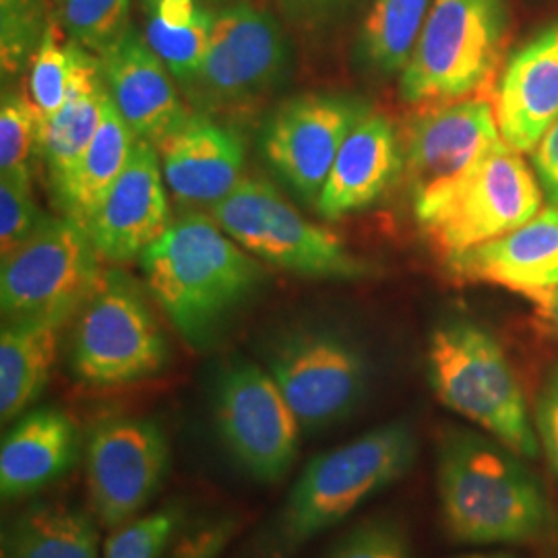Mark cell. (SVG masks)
<instances>
[{
	"label": "cell",
	"mask_w": 558,
	"mask_h": 558,
	"mask_svg": "<svg viewBox=\"0 0 558 558\" xmlns=\"http://www.w3.org/2000/svg\"><path fill=\"white\" fill-rule=\"evenodd\" d=\"M521 456L499 440L449 428L437 445L440 513L468 544H518L550 527V507Z\"/></svg>",
	"instance_id": "obj_1"
},
{
	"label": "cell",
	"mask_w": 558,
	"mask_h": 558,
	"mask_svg": "<svg viewBox=\"0 0 558 558\" xmlns=\"http://www.w3.org/2000/svg\"><path fill=\"white\" fill-rule=\"evenodd\" d=\"M141 259L151 296L193 345H207L263 279L251 253L197 211L174 221Z\"/></svg>",
	"instance_id": "obj_2"
},
{
	"label": "cell",
	"mask_w": 558,
	"mask_h": 558,
	"mask_svg": "<svg viewBox=\"0 0 558 558\" xmlns=\"http://www.w3.org/2000/svg\"><path fill=\"white\" fill-rule=\"evenodd\" d=\"M416 459L408 422H389L311 459L281 505L274 542L292 553L350 518L360 505L401 478Z\"/></svg>",
	"instance_id": "obj_3"
},
{
	"label": "cell",
	"mask_w": 558,
	"mask_h": 558,
	"mask_svg": "<svg viewBox=\"0 0 558 558\" xmlns=\"http://www.w3.org/2000/svg\"><path fill=\"white\" fill-rule=\"evenodd\" d=\"M509 29L507 0H437L401 73V98L426 110L493 87Z\"/></svg>",
	"instance_id": "obj_4"
},
{
	"label": "cell",
	"mask_w": 558,
	"mask_h": 558,
	"mask_svg": "<svg viewBox=\"0 0 558 558\" xmlns=\"http://www.w3.org/2000/svg\"><path fill=\"white\" fill-rule=\"evenodd\" d=\"M426 360L430 385L449 410L521 458L538 456L518 375L486 329L470 320L439 325L428 339Z\"/></svg>",
	"instance_id": "obj_5"
},
{
	"label": "cell",
	"mask_w": 558,
	"mask_h": 558,
	"mask_svg": "<svg viewBox=\"0 0 558 558\" xmlns=\"http://www.w3.org/2000/svg\"><path fill=\"white\" fill-rule=\"evenodd\" d=\"M211 218L246 253L290 274L315 279L368 276L366 263L336 232L302 218L267 180L242 179L211 209Z\"/></svg>",
	"instance_id": "obj_6"
},
{
	"label": "cell",
	"mask_w": 558,
	"mask_h": 558,
	"mask_svg": "<svg viewBox=\"0 0 558 558\" xmlns=\"http://www.w3.org/2000/svg\"><path fill=\"white\" fill-rule=\"evenodd\" d=\"M101 276L100 253L87 228L66 216H48L32 239L2 259V317L64 325L92 299Z\"/></svg>",
	"instance_id": "obj_7"
},
{
	"label": "cell",
	"mask_w": 558,
	"mask_h": 558,
	"mask_svg": "<svg viewBox=\"0 0 558 558\" xmlns=\"http://www.w3.org/2000/svg\"><path fill=\"white\" fill-rule=\"evenodd\" d=\"M166 364L168 341L140 286L122 271H104L73 333L75 375L94 387H120L149 379Z\"/></svg>",
	"instance_id": "obj_8"
},
{
	"label": "cell",
	"mask_w": 558,
	"mask_h": 558,
	"mask_svg": "<svg viewBox=\"0 0 558 558\" xmlns=\"http://www.w3.org/2000/svg\"><path fill=\"white\" fill-rule=\"evenodd\" d=\"M290 59L288 36L269 11L226 2L216 9L207 54L186 94L203 110L246 106L281 83Z\"/></svg>",
	"instance_id": "obj_9"
},
{
	"label": "cell",
	"mask_w": 558,
	"mask_h": 558,
	"mask_svg": "<svg viewBox=\"0 0 558 558\" xmlns=\"http://www.w3.org/2000/svg\"><path fill=\"white\" fill-rule=\"evenodd\" d=\"M214 420L223 447L251 478H286L302 426L269 371L246 360L228 362L216 379Z\"/></svg>",
	"instance_id": "obj_10"
},
{
	"label": "cell",
	"mask_w": 558,
	"mask_h": 558,
	"mask_svg": "<svg viewBox=\"0 0 558 558\" xmlns=\"http://www.w3.org/2000/svg\"><path fill=\"white\" fill-rule=\"evenodd\" d=\"M267 371L296 414L302 433L348 418L364 398L368 366L352 339L327 327H300L271 345Z\"/></svg>",
	"instance_id": "obj_11"
},
{
	"label": "cell",
	"mask_w": 558,
	"mask_h": 558,
	"mask_svg": "<svg viewBox=\"0 0 558 558\" xmlns=\"http://www.w3.org/2000/svg\"><path fill=\"white\" fill-rule=\"evenodd\" d=\"M500 141L495 101L484 96L422 110L403 154L405 180L420 223L439 211Z\"/></svg>",
	"instance_id": "obj_12"
},
{
	"label": "cell",
	"mask_w": 558,
	"mask_h": 558,
	"mask_svg": "<svg viewBox=\"0 0 558 558\" xmlns=\"http://www.w3.org/2000/svg\"><path fill=\"white\" fill-rule=\"evenodd\" d=\"M542 195L527 163L500 141L422 228L435 253L453 259L538 216Z\"/></svg>",
	"instance_id": "obj_13"
},
{
	"label": "cell",
	"mask_w": 558,
	"mask_h": 558,
	"mask_svg": "<svg viewBox=\"0 0 558 558\" xmlns=\"http://www.w3.org/2000/svg\"><path fill=\"white\" fill-rule=\"evenodd\" d=\"M170 468V445L147 418L100 422L85 445V474L94 511L119 527L158 497Z\"/></svg>",
	"instance_id": "obj_14"
},
{
	"label": "cell",
	"mask_w": 558,
	"mask_h": 558,
	"mask_svg": "<svg viewBox=\"0 0 558 558\" xmlns=\"http://www.w3.org/2000/svg\"><path fill=\"white\" fill-rule=\"evenodd\" d=\"M364 117L368 108L362 101L339 96L286 101L265 126V160L302 199L317 203L343 141Z\"/></svg>",
	"instance_id": "obj_15"
},
{
	"label": "cell",
	"mask_w": 558,
	"mask_h": 558,
	"mask_svg": "<svg viewBox=\"0 0 558 558\" xmlns=\"http://www.w3.org/2000/svg\"><path fill=\"white\" fill-rule=\"evenodd\" d=\"M170 226L158 149L137 140L131 160L85 228L101 259L129 263L143 257Z\"/></svg>",
	"instance_id": "obj_16"
},
{
	"label": "cell",
	"mask_w": 558,
	"mask_h": 558,
	"mask_svg": "<svg viewBox=\"0 0 558 558\" xmlns=\"http://www.w3.org/2000/svg\"><path fill=\"white\" fill-rule=\"evenodd\" d=\"M447 269L459 283L500 286L553 308L558 292V207L447 260Z\"/></svg>",
	"instance_id": "obj_17"
},
{
	"label": "cell",
	"mask_w": 558,
	"mask_h": 558,
	"mask_svg": "<svg viewBox=\"0 0 558 558\" xmlns=\"http://www.w3.org/2000/svg\"><path fill=\"white\" fill-rule=\"evenodd\" d=\"M98 59L110 100L137 140L158 147L191 119L174 77L133 25Z\"/></svg>",
	"instance_id": "obj_18"
},
{
	"label": "cell",
	"mask_w": 558,
	"mask_h": 558,
	"mask_svg": "<svg viewBox=\"0 0 558 558\" xmlns=\"http://www.w3.org/2000/svg\"><path fill=\"white\" fill-rule=\"evenodd\" d=\"M500 140L530 154L558 120V23L511 54L495 85Z\"/></svg>",
	"instance_id": "obj_19"
},
{
	"label": "cell",
	"mask_w": 558,
	"mask_h": 558,
	"mask_svg": "<svg viewBox=\"0 0 558 558\" xmlns=\"http://www.w3.org/2000/svg\"><path fill=\"white\" fill-rule=\"evenodd\" d=\"M156 149L166 186L180 205L214 209L242 182L244 143L205 114H191Z\"/></svg>",
	"instance_id": "obj_20"
},
{
	"label": "cell",
	"mask_w": 558,
	"mask_h": 558,
	"mask_svg": "<svg viewBox=\"0 0 558 558\" xmlns=\"http://www.w3.org/2000/svg\"><path fill=\"white\" fill-rule=\"evenodd\" d=\"M401 168L403 156L393 124L380 114L364 117L343 141L320 189V216L338 220L373 205Z\"/></svg>",
	"instance_id": "obj_21"
},
{
	"label": "cell",
	"mask_w": 558,
	"mask_h": 558,
	"mask_svg": "<svg viewBox=\"0 0 558 558\" xmlns=\"http://www.w3.org/2000/svg\"><path fill=\"white\" fill-rule=\"evenodd\" d=\"M75 422L57 408L25 412L0 447V493L4 500L25 499L62 478L80 459Z\"/></svg>",
	"instance_id": "obj_22"
},
{
	"label": "cell",
	"mask_w": 558,
	"mask_h": 558,
	"mask_svg": "<svg viewBox=\"0 0 558 558\" xmlns=\"http://www.w3.org/2000/svg\"><path fill=\"white\" fill-rule=\"evenodd\" d=\"M71 46L73 71L66 100L40 124L38 158L46 166L50 186L80 161L87 145L96 137L104 106L110 98L101 75L100 59L75 41H71Z\"/></svg>",
	"instance_id": "obj_23"
},
{
	"label": "cell",
	"mask_w": 558,
	"mask_h": 558,
	"mask_svg": "<svg viewBox=\"0 0 558 558\" xmlns=\"http://www.w3.org/2000/svg\"><path fill=\"white\" fill-rule=\"evenodd\" d=\"M135 143L137 135L108 98L96 137L80 161L50 186L60 214L87 226L96 207L131 160Z\"/></svg>",
	"instance_id": "obj_24"
},
{
	"label": "cell",
	"mask_w": 558,
	"mask_h": 558,
	"mask_svg": "<svg viewBox=\"0 0 558 558\" xmlns=\"http://www.w3.org/2000/svg\"><path fill=\"white\" fill-rule=\"evenodd\" d=\"M64 325L57 320H4L0 333V418H20L46 389Z\"/></svg>",
	"instance_id": "obj_25"
},
{
	"label": "cell",
	"mask_w": 558,
	"mask_h": 558,
	"mask_svg": "<svg viewBox=\"0 0 558 558\" xmlns=\"http://www.w3.org/2000/svg\"><path fill=\"white\" fill-rule=\"evenodd\" d=\"M2 558H100V532L80 507L38 500L4 525Z\"/></svg>",
	"instance_id": "obj_26"
},
{
	"label": "cell",
	"mask_w": 558,
	"mask_h": 558,
	"mask_svg": "<svg viewBox=\"0 0 558 558\" xmlns=\"http://www.w3.org/2000/svg\"><path fill=\"white\" fill-rule=\"evenodd\" d=\"M430 0H373L360 23L354 57L360 66L380 77L403 73L412 59Z\"/></svg>",
	"instance_id": "obj_27"
},
{
	"label": "cell",
	"mask_w": 558,
	"mask_h": 558,
	"mask_svg": "<svg viewBox=\"0 0 558 558\" xmlns=\"http://www.w3.org/2000/svg\"><path fill=\"white\" fill-rule=\"evenodd\" d=\"M216 9L203 7L199 15L186 25H166L154 15H147L145 41L166 64L170 75L186 89L199 73L201 64L207 54Z\"/></svg>",
	"instance_id": "obj_28"
},
{
	"label": "cell",
	"mask_w": 558,
	"mask_h": 558,
	"mask_svg": "<svg viewBox=\"0 0 558 558\" xmlns=\"http://www.w3.org/2000/svg\"><path fill=\"white\" fill-rule=\"evenodd\" d=\"M133 0H57L54 23L66 40L100 57L131 27Z\"/></svg>",
	"instance_id": "obj_29"
},
{
	"label": "cell",
	"mask_w": 558,
	"mask_h": 558,
	"mask_svg": "<svg viewBox=\"0 0 558 558\" xmlns=\"http://www.w3.org/2000/svg\"><path fill=\"white\" fill-rule=\"evenodd\" d=\"M41 117L32 98L2 92L0 101V174L2 179L32 180L38 156Z\"/></svg>",
	"instance_id": "obj_30"
},
{
	"label": "cell",
	"mask_w": 558,
	"mask_h": 558,
	"mask_svg": "<svg viewBox=\"0 0 558 558\" xmlns=\"http://www.w3.org/2000/svg\"><path fill=\"white\" fill-rule=\"evenodd\" d=\"M54 15L46 0H0V62L4 75H17L32 64Z\"/></svg>",
	"instance_id": "obj_31"
},
{
	"label": "cell",
	"mask_w": 558,
	"mask_h": 558,
	"mask_svg": "<svg viewBox=\"0 0 558 558\" xmlns=\"http://www.w3.org/2000/svg\"><path fill=\"white\" fill-rule=\"evenodd\" d=\"M59 34V25L52 23L29 64V98L38 108L41 120L52 117L69 94L73 46L69 40L60 41Z\"/></svg>",
	"instance_id": "obj_32"
},
{
	"label": "cell",
	"mask_w": 558,
	"mask_h": 558,
	"mask_svg": "<svg viewBox=\"0 0 558 558\" xmlns=\"http://www.w3.org/2000/svg\"><path fill=\"white\" fill-rule=\"evenodd\" d=\"M182 521L179 509H161L126 521L106 542L104 558H161Z\"/></svg>",
	"instance_id": "obj_33"
},
{
	"label": "cell",
	"mask_w": 558,
	"mask_h": 558,
	"mask_svg": "<svg viewBox=\"0 0 558 558\" xmlns=\"http://www.w3.org/2000/svg\"><path fill=\"white\" fill-rule=\"evenodd\" d=\"M32 191V180L0 179V255L7 259L46 221Z\"/></svg>",
	"instance_id": "obj_34"
},
{
	"label": "cell",
	"mask_w": 558,
	"mask_h": 558,
	"mask_svg": "<svg viewBox=\"0 0 558 558\" xmlns=\"http://www.w3.org/2000/svg\"><path fill=\"white\" fill-rule=\"evenodd\" d=\"M327 558H412V548L393 519H368L345 534Z\"/></svg>",
	"instance_id": "obj_35"
},
{
	"label": "cell",
	"mask_w": 558,
	"mask_h": 558,
	"mask_svg": "<svg viewBox=\"0 0 558 558\" xmlns=\"http://www.w3.org/2000/svg\"><path fill=\"white\" fill-rule=\"evenodd\" d=\"M230 530L232 525L226 519L191 525L182 518L161 558H218Z\"/></svg>",
	"instance_id": "obj_36"
},
{
	"label": "cell",
	"mask_w": 558,
	"mask_h": 558,
	"mask_svg": "<svg viewBox=\"0 0 558 558\" xmlns=\"http://www.w3.org/2000/svg\"><path fill=\"white\" fill-rule=\"evenodd\" d=\"M539 445L558 476V368H555L542 387L536 408Z\"/></svg>",
	"instance_id": "obj_37"
},
{
	"label": "cell",
	"mask_w": 558,
	"mask_h": 558,
	"mask_svg": "<svg viewBox=\"0 0 558 558\" xmlns=\"http://www.w3.org/2000/svg\"><path fill=\"white\" fill-rule=\"evenodd\" d=\"M532 161L544 197L553 207H558V120L546 131V135L532 151Z\"/></svg>",
	"instance_id": "obj_38"
},
{
	"label": "cell",
	"mask_w": 558,
	"mask_h": 558,
	"mask_svg": "<svg viewBox=\"0 0 558 558\" xmlns=\"http://www.w3.org/2000/svg\"><path fill=\"white\" fill-rule=\"evenodd\" d=\"M354 0H283L286 11L304 23H323L339 15Z\"/></svg>",
	"instance_id": "obj_39"
},
{
	"label": "cell",
	"mask_w": 558,
	"mask_h": 558,
	"mask_svg": "<svg viewBox=\"0 0 558 558\" xmlns=\"http://www.w3.org/2000/svg\"><path fill=\"white\" fill-rule=\"evenodd\" d=\"M459 558H513L511 555H505V553H478V555H465V557Z\"/></svg>",
	"instance_id": "obj_40"
},
{
	"label": "cell",
	"mask_w": 558,
	"mask_h": 558,
	"mask_svg": "<svg viewBox=\"0 0 558 558\" xmlns=\"http://www.w3.org/2000/svg\"><path fill=\"white\" fill-rule=\"evenodd\" d=\"M199 4H203V7H207V9H218L216 4H220V2H223V0H197Z\"/></svg>",
	"instance_id": "obj_41"
},
{
	"label": "cell",
	"mask_w": 558,
	"mask_h": 558,
	"mask_svg": "<svg viewBox=\"0 0 558 558\" xmlns=\"http://www.w3.org/2000/svg\"><path fill=\"white\" fill-rule=\"evenodd\" d=\"M553 313H555V317H557L558 323V292L557 296H555V302H553Z\"/></svg>",
	"instance_id": "obj_42"
}]
</instances>
